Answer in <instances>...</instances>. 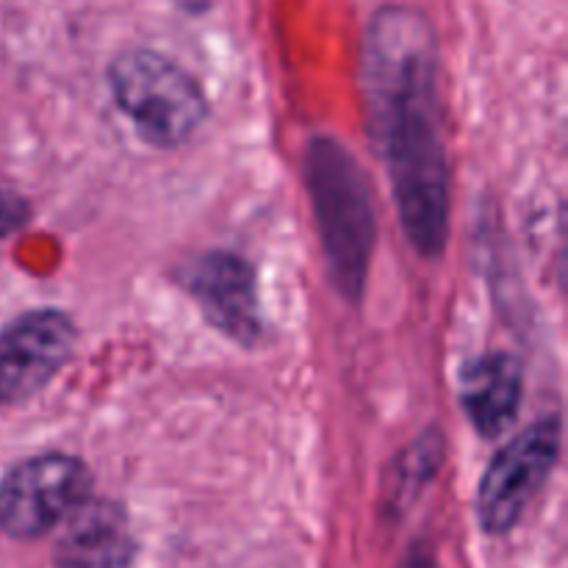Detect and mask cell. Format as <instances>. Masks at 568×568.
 <instances>
[{"instance_id": "cell-2", "label": "cell", "mask_w": 568, "mask_h": 568, "mask_svg": "<svg viewBox=\"0 0 568 568\" xmlns=\"http://www.w3.org/2000/svg\"><path fill=\"white\" fill-rule=\"evenodd\" d=\"M305 181L333 281L344 297H358L375 247V205L364 170L336 139L320 136L305 150Z\"/></svg>"}, {"instance_id": "cell-6", "label": "cell", "mask_w": 568, "mask_h": 568, "mask_svg": "<svg viewBox=\"0 0 568 568\" xmlns=\"http://www.w3.org/2000/svg\"><path fill=\"white\" fill-rule=\"evenodd\" d=\"M78 333L70 316L42 308L17 316L0 333V405L42 392L70 361Z\"/></svg>"}, {"instance_id": "cell-7", "label": "cell", "mask_w": 568, "mask_h": 568, "mask_svg": "<svg viewBox=\"0 0 568 568\" xmlns=\"http://www.w3.org/2000/svg\"><path fill=\"white\" fill-rule=\"evenodd\" d=\"M181 283L205 320L239 344H255L264 331L255 272L233 253H205L181 270Z\"/></svg>"}, {"instance_id": "cell-10", "label": "cell", "mask_w": 568, "mask_h": 568, "mask_svg": "<svg viewBox=\"0 0 568 568\" xmlns=\"http://www.w3.org/2000/svg\"><path fill=\"white\" fill-rule=\"evenodd\" d=\"M26 203H22L20 197H14V194L6 192V189H0V239L9 236L11 231H17V227L26 222Z\"/></svg>"}, {"instance_id": "cell-3", "label": "cell", "mask_w": 568, "mask_h": 568, "mask_svg": "<svg viewBox=\"0 0 568 568\" xmlns=\"http://www.w3.org/2000/svg\"><path fill=\"white\" fill-rule=\"evenodd\" d=\"M111 94L139 136L153 148L189 142L209 116L200 83L155 50H128L111 61Z\"/></svg>"}, {"instance_id": "cell-9", "label": "cell", "mask_w": 568, "mask_h": 568, "mask_svg": "<svg viewBox=\"0 0 568 568\" xmlns=\"http://www.w3.org/2000/svg\"><path fill=\"white\" fill-rule=\"evenodd\" d=\"M525 375L516 355L491 353L475 358L460 372L458 397L475 430L497 438L510 427L521 405Z\"/></svg>"}, {"instance_id": "cell-8", "label": "cell", "mask_w": 568, "mask_h": 568, "mask_svg": "<svg viewBox=\"0 0 568 568\" xmlns=\"http://www.w3.org/2000/svg\"><path fill=\"white\" fill-rule=\"evenodd\" d=\"M136 541L120 505L89 497L61 521L53 568H131Z\"/></svg>"}, {"instance_id": "cell-4", "label": "cell", "mask_w": 568, "mask_h": 568, "mask_svg": "<svg viewBox=\"0 0 568 568\" xmlns=\"http://www.w3.org/2000/svg\"><path fill=\"white\" fill-rule=\"evenodd\" d=\"M92 497V475L70 455H39L0 483V530L20 541L55 530Z\"/></svg>"}, {"instance_id": "cell-5", "label": "cell", "mask_w": 568, "mask_h": 568, "mask_svg": "<svg viewBox=\"0 0 568 568\" xmlns=\"http://www.w3.org/2000/svg\"><path fill=\"white\" fill-rule=\"evenodd\" d=\"M560 455V419L544 416L499 449L477 488V519L488 536L519 525L527 505L541 494Z\"/></svg>"}, {"instance_id": "cell-1", "label": "cell", "mask_w": 568, "mask_h": 568, "mask_svg": "<svg viewBox=\"0 0 568 568\" xmlns=\"http://www.w3.org/2000/svg\"><path fill=\"white\" fill-rule=\"evenodd\" d=\"M361 75L405 236L416 253L438 258L449 233V170L430 20L408 6L377 11L366 26Z\"/></svg>"}, {"instance_id": "cell-11", "label": "cell", "mask_w": 568, "mask_h": 568, "mask_svg": "<svg viewBox=\"0 0 568 568\" xmlns=\"http://www.w3.org/2000/svg\"><path fill=\"white\" fill-rule=\"evenodd\" d=\"M397 568H438V564L433 560L430 552H425V549H410L408 558H405Z\"/></svg>"}]
</instances>
